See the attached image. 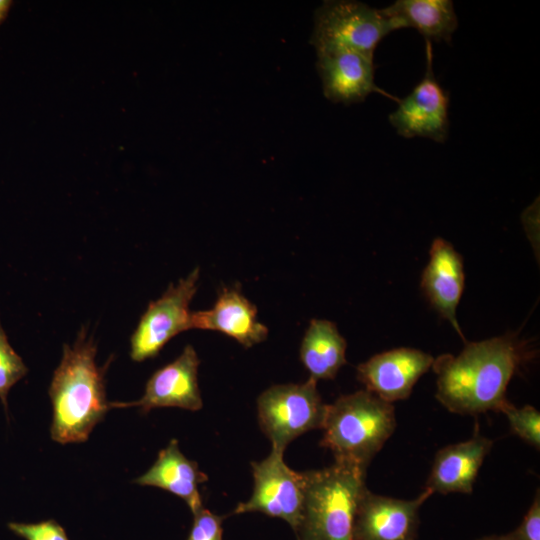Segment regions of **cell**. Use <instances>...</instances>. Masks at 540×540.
<instances>
[{"mask_svg": "<svg viewBox=\"0 0 540 540\" xmlns=\"http://www.w3.org/2000/svg\"><path fill=\"white\" fill-rule=\"evenodd\" d=\"M96 351L93 337L88 336L84 327L72 345L63 346L49 387L53 409L51 438L60 444L86 441L111 408L106 398L104 370L95 361Z\"/></svg>", "mask_w": 540, "mask_h": 540, "instance_id": "2", "label": "cell"}, {"mask_svg": "<svg viewBox=\"0 0 540 540\" xmlns=\"http://www.w3.org/2000/svg\"><path fill=\"white\" fill-rule=\"evenodd\" d=\"M197 462L188 459L172 439L162 449L154 464L133 483L164 489L181 498L192 514L203 507L199 485L207 481Z\"/></svg>", "mask_w": 540, "mask_h": 540, "instance_id": "17", "label": "cell"}, {"mask_svg": "<svg viewBox=\"0 0 540 540\" xmlns=\"http://www.w3.org/2000/svg\"><path fill=\"white\" fill-rule=\"evenodd\" d=\"M382 10L403 28H415L429 42H450L458 26L451 0H397Z\"/></svg>", "mask_w": 540, "mask_h": 540, "instance_id": "19", "label": "cell"}, {"mask_svg": "<svg viewBox=\"0 0 540 540\" xmlns=\"http://www.w3.org/2000/svg\"><path fill=\"white\" fill-rule=\"evenodd\" d=\"M305 474L304 519L296 532L305 540H354V522L366 490V471L337 463Z\"/></svg>", "mask_w": 540, "mask_h": 540, "instance_id": "4", "label": "cell"}, {"mask_svg": "<svg viewBox=\"0 0 540 540\" xmlns=\"http://www.w3.org/2000/svg\"><path fill=\"white\" fill-rule=\"evenodd\" d=\"M478 540H515L512 533L505 535H493L480 538Z\"/></svg>", "mask_w": 540, "mask_h": 540, "instance_id": "26", "label": "cell"}, {"mask_svg": "<svg viewBox=\"0 0 540 540\" xmlns=\"http://www.w3.org/2000/svg\"><path fill=\"white\" fill-rule=\"evenodd\" d=\"M199 275V268H195L148 304L130 339L133 361L154 358L173 337L191 329L189 305L197 292Z\"/></svg>", "mask_w": 540, "mask_h": 540, "instance_id": "8", "label": "cell"}, {"mask_svg": "<svg viewBox=\"0 0 540 540\" xmlns=\"http://www.w3.org/2000/svg\"><path fill=\"white\" fill-rule=\"evenodd\" d=\"M12 1L10 0H0V24L5 20L8 15V12L12 6Z\"/></svg>", "mask_w": 540, "mask_h": 540, "instance_id": "25", "label": "cell"}, {"mask_svg": "<svg viewBox=\"0 0 540 540\" xmlns=\"http://www.w3.org/2000/svg\"><path fill=\"white\" fill-rule=\"evenodd\" d=\"M317 57V70L328 100L348 105L363 101L373 92L391 97L375 84L372 55L327 48L318 50Z\"/></svg>", "mask_w": 540, "mask_h": 540, "instance_id": "13", "label": "cell"}, {"mask_svg": "<svg viewBox=\"0 0 540 540\" xmlns=\"http://www.w3.org/2000/svg\"><path fill=\"white\" fill-rule=\"evenodd\" d=\"M283 454L272 448L265 459L252 463V496L238 504L233 514L260 512L286 521L297 532L304 519L305 474L289 468Z\"/></svg>", "mask_w": 540, "mask_h": 540, "instance_id": "7", "label": "cell"}, {"mask_svg": "<svg viewBox=\"0 0 540 540\" xmlns=\"http://www.w3.org/2000/svg\"><path fill=\"white\" fill-rule=\"evenodd\" d=\"M27 373V366L10 345L0 320V399L5 410L10 389Z\"/></svg>", "mask_w": 540, "mask_h": 540, "instance_id": "20", "label": "cell"}, {"mask_svg": "<svg viewBox=\"0 0 540 540\" xmlns=\"http://www.w3.org/2000/svg\"><path fill=\"white\" fill-rule=\"evenodd\" d=\"M190 327L223 333L246 348L263 342L268 336V328L257 319L256 306L238 286L224 287L212 308L192 312Z\"/></svg>", "mask_w": 540, "mask_h": 540, "instance_id": "15", "label": "cell"}, {"mask_svg": "<svg viewBox=\"0 0 540 540\" xmlns=\"http://www.w3.org/2000/svg\"><path fill=\"white\" fill-rule=\"evenodd\" d=\"M434 358L421 350L396 348L372 356L357 367V378L380 399L404 400L433 365Z\"/></svg>", "mask_w": 540, "mask_h": 540, "instance_id": "12", "label": "cell"}, {"mask_svg": "<svg viewBox=\"0 0 540 540\" xmlns=\"http://www.w3.org/2000/svg\"><path fill=\"white\" fill-rule=\"evenodd\" d=\"M515 540H540V495L539 490L519 527L512 532Z\"/></svg>", "mask_w": 540, "mask_h": 540, "instance_id": "24", "label": "cell"}, {"mask_svg": "<svg viewBox=\"0 0 540 540\" xmlns=\"http://www.w3.org/2000/svg\"><path fill=\"white\" fill-rule=\"evenodd\" d=\"M187 540H223V517L202 507L193 513Z\"/></svg>", "mask_w": 540, "mask_h": 540, "instance_id": "23", "label": "cell"}, {"mask_svg": "<svg viewBox=\"0 0 540 540\" xmlns=\"http://www.w3.org/2000/svg\"><path fill=\"white\" fill-rule=\"evenodd\" d=\"M395 427L392 403L360 390L327 405L320 444L331 450L335 462L366 471Z\"/></svg>", "mask_w": 540, "mask_h": 540, "instance_id": "3", "label": "cell"}, {"mask_svg": "<svg viewBox=\"0 0 540 540\" xmlns=\"http://www.w3.org/2000/svg\"><path fill=\"white\" fill-rule=\"evenodd\" d=\"M501 412L506 415L513 434L539 449L540 413L536 408L531 405L518 408L508 402Z\"/></svg>", "mask_w": 540, "mask_h": 540, "instance_id": "21", "label": "cell"}, {"mask_svg": "<svg viewBox=\"0 0 540 540\" xmlns=\"http://www.w3.org/2000/svg\"><path fill=\"white\" fill-rule=\"evenodd\" d=\"M346 340L335 323L324 319H312L300 346V360L310 377L333 379L346 364Z\"/></svg>", "mask_w": 540, "mask_h": 540, "instance_id": "18", "label": "cell"}, {"mask_svg": "<svg viewBox=\"0 0 540 540\" xmlns=\"http://www.w3.org/2000/svg\"><path fill=\"white\" fill-rule=\"evenodd\" d=\"M432 494L426 488L417 498L403 500L366 488L355 516L354 540H415L419 509Z\"/></svg>", "mask_w": 540, "mask_h": 540, "instance_id": "11", "label": "cell"}, {"mask_svg": "<svg viewBox=\"0 0 540 540\" xmlns=\"http://www.w3.org/2000/svg\"><path fill=\"white\" fill-rule=\"evenodd\" d=\"M493 442L478 432L467 441L440 449L433 461L426 488L432 493H471L480 467Z\"/></svg>", "mask_w": 540, "mask_h": 540, "instance_id": "16", "label": "cell"}, {"mask_svg": "<svg viewBox=\"0 0 540 540\" xmlns=\"http://www.w3.org/2000/svg\"><path fill=\"white\" fill-rule=\"evenodd\" d=\"M199 364L193 346L186 345L173 362L153 373L140 399L133 402H111L110 407H139L143 413L162 407L200 410L203 402L198 385Z\"/></svg>", "mask_w": 540, "mask_h": 540, "instance_id": "10", "label": "cell"}, {"mask_svg": "<svg viewBox=\"0 0 540 540\" xmlns=\"http://www.w3.org/2000/svg\"><path fill=\"white\" fill-rule=\"evenodd\" d=\"M298 540H305V539H300V538H298Z\"/></svg>", "mask_w": 540, "mask_h": 540, "instance_id": "27", "label": "cell"}, {"mask_svg": "<svg viewBox=\"0 0 540 540\" xmlns=\"http://www.w3.org/2000/svg\"><path fill=\"white\" fill-rule=\"evenodd\" d=\"M8 528L24 540H69L64 528L54 519L37 523L10 522Z\"/></svg>", "mask_w": 540, "mask_h": 540, "instance_id": "22", "label": "cell"}, {"mask_svg": "<svg viewBox=\"0 0 540 540\" xmlns=\"http://www.w3.org/2000/svg\"><path fill=\"white\" fill-rule=\"evenodd\" d=\"M311 377L299 384L274 385L257 399L258 420L272 448L283 451L307 431L322 428L327 405Z\"/></svg>", "mask_w": 540, "mask_h": 540, "instance_id": "6", "label": "cell"}, {"mask_svg": "<svg viewBox=\"0 0 540 540\" xmlns=\"http://www.w3.org/2000/svg\"><path fill=\"white\" fill-rule=\"evenodd\" d=\"M426 71L411 93L398 101L389 115L390 124L405 137H426L436 142L447 138L449 128V95L437 82L433 72L431 42L426 41Z\"/></svg>", "mask_w": 540, "mask_h": 540, "instance_id": "9", "label": "cell"}, {"mask_svg": "<svg viewBox=\"0 0 540 540\" xmlns=\"http://www.w3.org/2000/svg\"><path fill=\"white\" fill-rule=\"evenodd\" d=\"M529 358L527 343L516 335L466 342L458 355L444 354L434 359L436 398L457 414L501 412L509 402L506 390L510 380Z\"/></svg>", "mask_w": 540, "mask_h": 540, "instance_id": "1", "label": "cell"}, {"mask_svg": "<svg viewBox=\"0 0 540 540\" xmlns=\"http://www.w3.org/2000/svg\"><path fill=\"white\" fill-rule=\"evenodd\" d=\"M403 25L382 9L358 1H326L315 12L316 51L341 48L374 56L379 42Z\"/></svg>", "mask_w": 540, "mask_h": 540, "instance_id": "5", "label": "cell"}, {"mask_svg": "<svg viewBox=\"0 0 540 540\" xmlns=\"http://www.w3.org/2000/svg\"><path fill=\"white\" fill-rule=\"evenodd\" d=\"M420 286L431 306L465 341L456 317L465 286L463 261L451 243L443 238H436L432 242L429 262L423 270Z\"/></svg>", "mask_w": 540, "mask_h": 540, "instance_id": "14", "label": "cell"}]
</instances>
